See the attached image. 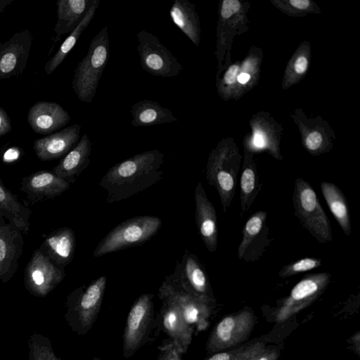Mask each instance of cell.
<instances>
[{
    "mask_svg": "<svg viewBox=\"0 0 360 360\" xmlns=\"http://www.w3.org/2000/svg\"><path fill=\"white\" fill-rule=\"evenodd\" d=\"M194 199L195 221L199 234L207 250L214 252L218 243L217 214L200 181L195 187Z\"/></svg>",
    "mask_w": 360,
    "mask_h": 360,
    "instance_id": "d6986e66",
    "label": "cell"
},
{
    "mask_svg": "<svg viewBox=\"0 0 360 360\" xmlns=\"http://www.w3.org/2000/svg\"><path fill=\"white\" fill-rule=\"evenodd\" d=\"M323 141L322 136L320 133L314 131L310 133L305 140L306 147L310 151H316L321 146Z\"/></svg>",
    "mask_w": 360,
    "mask_h": 360,
    "instance_id": "f35d334b",
    "label": "cell"
},
{
    "mask_svg": "<svg viewBox=\"0 0 360 360\" xmlns=\"http://www.w3.org/2000/svg\"><path fill=\"white\" fill-rule=\"evenodd\" d=\"M281 349V345H265L252 360H278Z\"/></svg>",
    "mask_w": 360,
    "mask_h": 360,
    "instance_id": "e575fe53",
    "label": "cell"
},
{
    "mask_svg": "<svg viewBox=\"0 0 360 360\" xmlns=\"http://www.w3.org/2000/svg\"><path fill=\"white\" fill-rule=\"evenodd\" d=\"M307 60L304 56H300L295 61L294 67L296 72L302 74L307 68Z\"/></svg>",
    "mask_w": 360,
    "mask_h": 360,
    "instance_id": "7bdbcfd3",
    "label": "cell"
},
{
    "mask_svg": "<svg viewBox=\"0 0 360 360\" xmlns=\"http://www.w3.org/2000/svg\"><path fill=\"white\" fill-rule=\"evenodd\" d=\"M153 295L145 293L132 304L123 334V356L129 358L144 344L153 317Z\"/></svg>",
    "mask_w": 360,
    "mask_h": 360,
    "instance_id": "30bf717a",
    "label": "cell"
},
{
    "mask_svg": "<svg viewBox=\"0 0 360 360\" xmlns=\"http://www.w3.org/2000/svg\"><path fill=\"white\" fill-rule=\"evenodd\" d=\"M75 248L73 230L64 227L50 233L40 249L58 266L63 268L72 259Z\"/></svg>",
    "mask_w": 360,
    "mask_h": 360,
    "instance_id": "7402d4cb",
    "label": "cell"
},
{
    "mask_svg": "<svg viewBox=\"0 0 360 360\" xmlns=\"http://www.w3.org/2000/svg\"><path fill=\"white\" fill-rule=\"evenodd\" d=\"M246 344L234 348L214 353L203 360H236L240 354L243 351Z\"/></svg>",
    "mask_w": 360,
    "mask_h": 360,
    "instance_id": "d590c367",
    "label": "cell"
},
{
    "mask_svg": "<svg viewBox=\"0 0 360 360\" xmlns=\"http://www.w3.org/2000/svg\"><path fill=\"white\" fill-rule=\"evenodd\" d=\"M92 360H101V359L96 356V357H94Z\"/></svg>",
    "mask_w": 360,
    "mask_h": 360,
    "instance_id": "7dc6e473",
    "label": "cell"
},
{
    "mask_svg": "<svg viewBox=\"0 0 360 360\" xmlns=\"http://www.w3.org/2000/svg\"><path fill=\"white\" fill-rule=\"evenodd\" d=\"M294 214L300 224L321 243L331 241L332 229L316 193L307 181L297 177L292 193Z\"/></svg>",
    "mask_w": 360,
    "mask_h": 360,
    "instance_id": "277c9868",
    "label": "cell"
},
{
    "mask_svg": "<svg viewBox=\"0 0 360 360\" xmlns=\"http://www.w3.org/2000/svg\"><path fill=\"white\" fill-rule=\"evenodd\" d=\"M136 37L137 50L143 70L165 78L176 77L181 73L182 65L156 36L142 30Z\"/></svg>",
    "mask_w": 360,
    "mask_h": 360,
    "instance_id": "ba28073f",
    "label": "cell"
},
{
    "mask_svg": "<svg viewBox=\"0 0 360 360\" xmlns=\"http://www.w3.org/2000/svg\"><path fill=\"white\" fill-rule=\"evenodd\" d=\"M162 225L154 216H137L127 219L112 229L97 245L93 255H103L140 245L152 238Z\"/></svg>",
    "mask_w": 360,
    "mask_h": 360,
    "instance_id": "5b68a950",
    "label": "cell"
},
{
    "mask_svg": "<svg viewBox=\"0 0 360 360\" xmlns=\"http://www.w3.org/2000/svg\"><path fill=\"white\" fill-rule=\"evenodd\" d=\"M253 145L257 148L266 146V141L264 134L261 130H255L253 136Z\"/></svg>",
    "mask_w": 360,
    "mask_h": 360,
    "instance_id": "ab89813d",
    "label": "cell"
},
{
    "mask_svg": "<svg viewBox=\"0 0 360 360\" xmlns=\"http://www.w3.org/2000/svg\"><path fill=\"white\" fill-rule=\"evenodd\" d=\"M99 4L100 0L94 1L93 4L89 8L82 21L69 34L56 53L46 63L44 71L48 75L52 74L56 70L73 49L83 31L88 27L94 18Z\"/></svg>",
    "mask_w": 360,
    "mask_h": 360,
    "instance_id": "f1b7e54d",
    "label": "cell"
},
{
    "mask_svg": "<svg viewBox=\"0 0 360 360\" xmlns=\"http://www.w3.org/2000/svg\"><path fill=\"white\" fill-rule=\"evenodd\" d=\"M160 299L174 302L180 309L186 322L195 332L207 329L214 311L210 307L183 290L170 277L167 276L158 290Z\"/></svg>",
    "mask_w": 360,
    "mask_h": 360,
    "instance_id": "4fadbf2b",
    "label": "cell"
},
{
    "mask_svg": "<svg viewBox=\"0 0 360 360\" xmlns=\"http://www.w3.org/2000/svg\"><path fill=\"white\" fill-rule=\"evenodd\" d=\"M165 155L159 150L136 154L112 166L99 185L107 191L106 201L123 200L155 185L162 179Z\"/></svg>",
    "mask_w": 360,
    "mask_h": 360,
    "instance_id": "6da1fadb",
    "label": "cell"
},
{
    "mask_svg": "<svg viewBox=\"0 0 360 360\" xmlns=\"http://www.w3.org/2000/svg\"><path fill=\"white\" fill-rule=\"evenodd\" d=\"M91 143L87 134H84L77 145L70 150L53 169V172L70 184L89 164Z\"/></svg>",
    "mask_w": 360,
    "mask_h": 360,
    "instance_id": "603a6c76",
    "label": "cell"
},
{
    "mask_svg": "<svg viewBox=\"0 0 360 360\" xmlns=\"http://www.w3.org/2000/svg\"><path fill=\"white\" fill-rule=\"evenodd\" d=\"M320 187L330 212L343 233L349 236L352 233V225L349 210L345 194L333 183L323 181Z\"/></svg>",
    "mask_w": 360,
    "mask_h": 360,
    "instance_id": "484cf974",
    "label": "cell"
},
{
    "mask_svg": "<svg viewBox=\"0 0 360 360\" xmlns=\"http://www.w3.org/2000/svg\"><path fill=\"white\" fill-rule=\"evenodd\" d=\"M262 184L259 182V174L252 160L248 158L245 160L240 181V201L241 217L246 212L255 198L259 194Z\"/></svg>",
    "mask_w": 360,
    "mask_h": 360,
    "instance_id": "f546056e",
    "label": "cell"
},
{
    "mask_svg": "<svg viewBox=\"0 0 360 360\" xmlns=\"http://www.w3.org/2000/svg\"><path fill=\"white\" fill-rule=\"evenodd\" d=\"M106 276L92 281L70 292L65 302V319L69 327L78 335L86 334L96 321L102 304Z\"/></svg>",
    "mask_w": 360,
    "mask_h": 360,
    "instance_id": "3957f363",
    "label": "cell"
},
{
    "mask_svg": "<svg viewBox=\"0 0 360 360\" xmlns=\"http://www.w3.org/2000/svg\"><path fill=\"white\" fill-rule=\"evenodd\" d=\"M169 277L186 293L210 307L216 309L214 297L208 276L197 257L186 252L173 274Z\"/></svg>",
    "mask_w": 360,
    "mask_h": 360,
    "instance_id": "9c48e42d",
    "label": "cell"
},
{
    "mask_svg": "<svg viewBox=\"0 0 360 360\" xmlns=\"http://www.w3.org/2000/svg\"><path fill=\"white\" fill-rule=\"evenodd\" d=\"M12 130L11 120L7 112L0 105V139Z\"/></svg>",
    "mask_w": 360,
    "mask_h": 360,
    "instance_id": "74e56055",
    "label": "cell"
},
{
    "mask_svg": "<svg viewBox=\"0 0 360 360\" xmlns=\"http://www.w3.org/2000/svg\"><path fill=\"white\" fill-rule=\"evenodd\" d=\"M158 349L157 360H183L182 354L172 340L166 341Z\"/></svg>",
    "mask_w": 360,
    "mask_h": 360,
    "instance_id": "d6a6232c",
    "label": "cell"
},
{
    "mask_svg": "<svg viewBox=\"0 0 360 360\" xmlns=\"http://www.w3.org/2000/svg\"><path fill=\"white\" fill-rule=\"evenodd\" d=\"M0 212L22 233H27L30 229V210L22 204L18 198L11 192L0 179Z\"/></svg>",
    "mask_w": 360,
    "mask_h": 360,
    "instance_id": "83f0119b",
    "label": "cell"
},
{
    "mask_svg": "<svg viewBox=\"0 0 360 360\" xmlns=\"http://www.w3.org/2000/svg\"><path fill=\"white\" fill-rule=\"evenodd\" d=\"M240 8V4L237 0H224L221 8V15L224 18H229L237 13Z\"/></svg>",
    "mask_w": 360,
    "mask_h": 360,
    "instance_id": "8d00e7d4",
    "label": "cell"
},
{
    "mask_svg": "<svg viewBox=\"0 0 360 360\" xmlns=\"http://www.w3.org/2000/svg\"><path fill=\"white\" fill-rule=\"evenodd\" d=\"M71 117L60 104L53 101L36 102L28 110L27 120L38 134H50L63 128Z\"/></svg>",
    "mask_w": 360,
    "mask_h": 360,
    "instance_id": "e0dca14e",
    "label": "cell"
},
{
    "mask_svg": "<svg viewBox=\"0 0 360 360\" xmlns=\"http://www.w3.org/2000/svg\"><path fill=\"white\" fill-rule=\"evenodd\" d=\"M169 15L174 24L189 39L198 45L200 41V28L195 6L187 0H174Z\"/></svg>",
    "mask_w": 360,
    "mask_h": 360,
    "instance_id": "4316f807",
    "label": "cell"
},
{
    "mask_svg": "<svg viewBox=\"0 0 360 360\" xmlns=\"http://www.w3.org/2000/svg\"><path fill=\"white\" fill-rule=\"evenodd\" d=\"M267 212L257 211L245 222L241 241L238 248V257L247 262H255L263 255L270 244L269 229L266 225Z\"/></svg>",
    "mask_w": 360,
    "mask_h": 360,
    "instance_id": "9a60e30c",
    "label": "cell"
},
{
    "mask_svg": "<svg viewBox=\"0 0 360 360\" xmlns=\"http://www.w3.org/2000/svg\"><path fill=\"white\" fill-rule=\"evenodd\" d=\"M322 260L316 257H304L283 266L278 272V276L285 278L318 268Z\"/></svg>",
    "mask_w": 360,
    "mask_h": 360,
    "instance_id": "1f68e13d",
    "label": "cell"
},
{
    "mask_svg": "<svg viewBox=\"0 0 360 360\" xmlns=\"http://www.w3.org/2000/svg\"><path fill=\"white\" fill-rule=\"evenodd\" d=\"M330 279L328 272L305 275L278 304L276 321L283 322L310 306L323 293Z\"/></svg>",
    "mask_w": 360,
    "mask_h": 360,
    "instance_id": "52a82bcc",
    "label": "cell"
},
{
    "mask_svg": "<svg viewBox=\"0 0 360 360\" xmlns=\"http://www.w3.org/2000/svg\"><path fill=\"white\" fill-rule=\"evenodd\" d=\"M130 112L132 117L131 124L133 127H148L177 120L170 110L150 100L135 103L131 107Z\"/></svg>",
    "mask_w": 360,
    "mask_h": 360,
    "instance_id": "d4e9b609",
    "label": "cell"
},
{
    "mask_svg": "<svg viewBox=\"0 0 360 360\" xmlns=\"http://www.w3.org/2000/svg\"><path fill=\"white\" fill-rule=\"evenodd\" d=\"M63 268L55 264L40 248L32 255L25 271L27 290L37 297H46L63 279Z\"/></svg>",
    "mask_w": 360,
    "mask_h": 360,
    "instance_id": "8fae6325",
    "label": "cell"
},
{
    "mask_svg": "<svg viewBox=\"0 0 360 360\" xmlns=\"http://www.w3.org/2000/svg\"><path fill=\"white\" fill-rule=\"evenodd\" d=\"M238 70V66L233 65L226 71L224 75V81L227 84H231L235 82L237 79Z\"/></svg>",
    "mask_w": 360,
    "mask_h": 360,
    "instance_id": "b9f144b4",
    "label": "cell"
},
{
    "mask_svg": "<svg viewBox=\"0 0 360 360\" xmlns=\"http://www.w3.org/2000/svg\"><path fill=\"white\" fill-rule=\"evenodd\" d=\"M14 0H0V13L4 12Z\"/></svg>",
    "mask_w": 360,
    "mask_h": 360,
    "instance_id": "bcb514c9",
    "label": "cell"
},
{
    "mask_svg": "<svg viewBox=\"0 0 360 360\" xmlns=\"http://www.w3.org/2000/svg\"><path fill=\"white\" fill-rule=\"evenodd\" d=\"M239 161L229 157L225 151L212 154L209 158L206 178L218 192L224 212L230 207L236 193Z\"/></svg>",
    "mask_w": 360,
    "mask_h": 360,
    "instance_id": "7c38bea8",
    "label": "cell"
},
{
    "mask_svg": "<svg viewBox=\"0 0 360 360\" xmlns=\"http://www.w3.org/2000/svg\"><path fill=\"white\" fill-rule=\"evenodd\" d=\"M257 323L252 308L245 307L224 316L212 328L207 343L209 354L232 349L246 341Z\"/></svg>",
    "mask_w": 360,
    "mask_h": 360,
    "instance_id": "8992f818",
    "label": "cell"
},
{
    "mask_svg": "<svg viewBox=\"0 0 360 360\" xmlns=\"http://www.w3.org/2000/svg\"><path fill=\"white\" fill-rule=\"evenodd\" d=\"M28 360H63L53 350L51 340L37 332L28 339Z\"/></svg>",
    "mask_w": 360,
    "mask_h": 360,
    "instance_id": "4dcf8cb0",
    "label": "cell"
},
{
    "mask_svg": "<svg viewBox=\"0 0 360 360\" xmlns=\"http://www.w3.org/2000/svg\"><path fill=\"white\" fill-rule=\"evenodd\" d=\"M81 126L75 124L35 140L34 151L43 161L65 156L78 143Z\"/></svg>",
    "mask_w": 360,
    "mask_h": 360,
    "instance_id": "ac0fdd59",
    "label": "cell"
},
{
    "mask_svg": "<svg viewBox=\"0 0 360 360\" xmlns=\"http://www.w3.org/2000/svg\"><path fill=\"white\" fill-rule=\"evenodd\" d=\"M160 300L162 301L160 312L164 330L184 354L191 343L195 328L186 322L174 302L164 298Z\"/></svg>",
    "mask_w": 360,
    "mask_h": 360,
    "instance_id": "44dd1931",
    "label": "cell"
},
{
    "mask_svg": "<svg viewBox=\"0 0 360 360\" xmlns=\"http://www.w3.org/2000/svg\"><path fill=\"white\" fill-rule=\"evenodd\" d=\"M290 3L298 9H306L310 4L309 0H290Z\"/></svg>",
    "mask_w": 360,
    "mask_h": 360,
    "instance_id": "ee69618b",
    "label": "cell"
},
{
    "mask_svg": "<svg viewBox=\"0 0 360 360\" xmlns=\"http://www.w3.org/2000/svg\"><path fill=\"white\" fill-rule=\"evenodd\" d=\"M265 345L266 343L262 340L252 341L246 344L245 349L236 360H252Z\"/></svg>",
    "mask_w": 360,
    "mask_h": 360,
    "instance_id": "836d02e7",
    "label": "cell"
},
{
    "mask_svg": "<svg viewBox=\"0 0 360 360\" xmlns=\"http://www.w3.org/2000/svg\"><path fill=\"white\" fill-rule=\"evenodd\" d=\"M94 0H58L56 1L57 20L54 27V44L70 33L82 21Z\"/></svg>",
    "mask_w": 360,
    "mask_h": 360,
    "instance_id": "cb8c5ba5",
    "label": "cell"
},
{
    "mask_svg": "<svg viewBox=\"0 0 360 360\" xmlns=\"http://www.w3.org/2000/svg\"><path fill=\"white\" fill-rule=\"evenodd\" d=\"M32 40L30 30L25 29L15 33L6 41L0 43V81L22 75Z\"/></svg>",
    "mask_w": 360,
    "mask_h": 360,
    "instance_id": "5bb4252c",
    "label": "cell"
},
{
    "mask_svg": "<svg viewBox=\"0 0 360 360\" xmlns=\"http://www.w3.org/2000/svg\"><path fill=\"white\" fill-rule=\"evenodd\" d=\"M109 53L110 41L106 25L91 39L86 56L75 70L72 87L81 101L87 103L92 101L108 60Z\"/></svg>",
    "mask_w": 360,
    "mask_h": 360,
    "instance_id": "7a4b0ae2",
    "label": "cell"
},
{
    "mask_svg": "<svg viewBox=\"0 0 360 360\" xmlns=\"http://www.w3.org/2000/svg\"><path fill=\"white\" fill-rule=\"evenodd\" d=\"M347 342L351 345V348L356 354L360 355V332L357 331L353 335L349 337Z\"/></svg>",
    "mask_w": 360,
    "mask_h": 360,
    "instance_id": "60d3db41",
    "label": "cell"
},
{
    "mask_svg": "<svg viewBox=\"0 0 360 360\" xmlns=\"http://www.w3.org/2000/svg\"><path fill=\"white\" fill-rule=\"evenodd\" d=\"M70 185L53 171L40 170L23 178L20 190L36 202L53 198L68 190Z\"/></svg>",
    "mask_w": 360,
    "mask_h": 360,
    "instance_id": "ffe728a7",
    "label": "cell"
},
{
    "mask_svg": "<svg viewBox=\"0 0 360 360\" xmlns=\"http://www.w3.org/2000/svg\"><path fill=\"white\" fill-rule=\"evenodd\" d=\"M250 75L245 72L240 73L237 77L238 82L243 84L247 83L250 80Z\"/></svg>",
    "mask_w": 360,
    "mask_h": 360,
    "instance_id": "f6af8a7d",
    "label": "cell"
},
{
    "mask_svg": "<svg viewBox=\"0 0 360 360\" xmlns=\"http://www.w3.org/2000/svg\"><path fill=\"white\" fill-rule=\"evenodd\" d=\"M0 212V283L9 281L22 252V233Z\"/></svg>",
    "mask_w": 360,
    "mask_h": 360,
    "instance_id": "2e32d148",
    "label": "cell"
}]
</instances>
